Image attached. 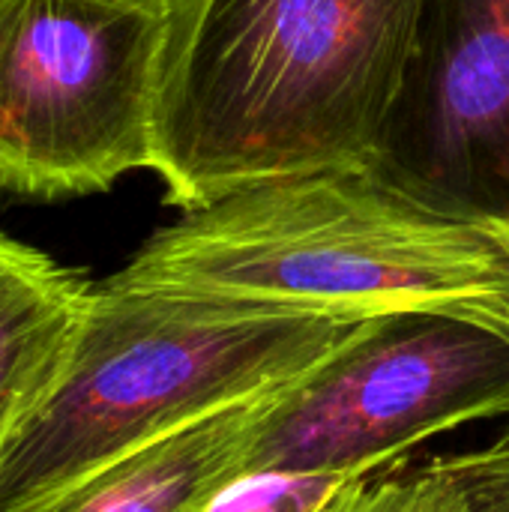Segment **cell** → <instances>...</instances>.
Instances as JSON below:
<instances>
[{"label": "cell", "instance_id": "cell-1", "mask_svg": "<svg viewBox=\"0 0 509 512\" xmlns=\"http://www.w3.org/2000/svg\"><path fill=\"white\" fill-rule=\"evenodd\" d=\"M423 0H168L150 171L186 210L369 168Z\"/></svg>", "mask_w": 509, "mask_h": 512}, {"label": "cell", "instance_id": "cell-2", "mask_svg": "<svg viewBox=\"0 0 509 512\" xmlns=\"http://www.w3.org/2000/svg\"><path fill=\"white\" fill-rule=\"evenodd\" d=\"M117 276L273 312L453 315L492 330L509 309V240L429 210L369 168H330L186 210Z\"/></svg>", "mask_w": 509, "mask_h": 512}, {"label": "cell", "instance_id": "cell-3", "mask_svg": "<svg viewBox=\"0 0 509 512\" xmlns=\"http://www.w3.org/2000/svg\"><path fill=\"white\" fill-rule=\"evenodd\" d=\"M360 324L189 297L117 273L93 282L63 375L0 444V512L306 378Z\"/></svg>", "mask_w": 509, "mask_h": 512}, {"label": "cell", "instance_id": "cell-4", "mask_svg": "<svg viewBox=\"0 0 509 512\" xmlns=\"http://www.w3.org/2000/svg\"><path fill=\"white\" fill-rule=\"evenodd\" d=\"M168 0H0V192L66 201L150 171Z\"/></svg>", "mask_w": 509, "mask_h": 512}, {"label": "cell", "instance_id": "cell-5", "mask_svg": "<svg viewBox=\"0 0 509 512\" xmlns=\"http://www.w3.org/2000/svg\"><path fill=\"white\" fill-rule=\"evenodd\" d=\"M509 417V342L453 315H390L285 387L255 441L249 474L360 480L417 444Z\"/></svg>", "mask_w": 509, "mask_h": 512}, {"label": "cell", "instance_id": "cell-6", "mask_svg": "<svg viewBox=\"0 0 509 512\" xmlns=\"http://www.w3.org/2000/svg\"><path fill=\"white\" fill-rule=\"evenodd\" d=\"M369 171L429 210L509 228V0H423Z\"/></svg>", "mask_w": 509, "mask_h": 512}, {"label": "cell", "instance_id": "cell-7", "mask_svg": "<svg viewBox=\"0 0 509 512\" xmlns=\"http://www.w3.org/2000/svg\"><path fill=\"white\" fill-rule=\"evenodd\" d=\"M282 390L144 441L18 512H207L249 477L255 441Z\"/></svg>", "mask_w": 509, "mask_h": 512}, {"label": "cell", "instance_id": "cell-8", "mask_svg": "<svg viewBox=\"0 0 509 512\" xmlns=\"http://www.w3.org/2000/svg\"><path fill=\"white\" fill-rule=\"evenodd\" d=\"M90 285L0 231V444L63 375Z\"/></svg>", "mask_w": 509, "mask_h": 512}, {"label": "cell", "instance_id": "cell-9", "mask_svg": "<svg viewBox=\"0 0 509 512\" xmlns=\"http://www.w3.org/2000/svg\"><path fill=\"white\" fill-rule=\"evenodd\" d=\"M324 512H509V429L480 450L351 480Z\"/></svg>", "mask_w": 509, "mask_h": 512}, {"label": "cell", "instance_id": "cell-10", "mask_svg": "<svg viewBox=\"0 0 509 512\" xmlns=\"http://www.w3.org/2000/svg\"><path fill=\"white\" fill-rule=\"evenodd\" d=\"M348 483L324 474H249L225 489L207 512H324Z\"/></svg>", "mask_w": 509, "mask_h": 512}, {"label": "cell", "instance_id": "cell-11", "mask_svg": "<svg viewBox=\"0 0 509 512\" xmlns=\"http://www.w3.org/2000/svg\"><path fill=\"white\" fill-rule=\"evenodd\" d=\"M498 231H504V237H507V240H509V228H498ZM492 330H495L498 336H504V339H507V342H509V309H507V312H504V315H501V321H498V324H495Z\"/></svg>", "mask_w": 509, "mask_h": 512}]
</instances>
